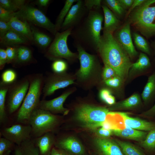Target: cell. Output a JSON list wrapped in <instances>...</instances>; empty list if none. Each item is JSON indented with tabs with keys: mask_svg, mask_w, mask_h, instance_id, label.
I'll list each match as a JSON object with an SVG mask.
<instances>
[{
	"mask_svg": "<svg viewBox=\"0 0 155 155\" xmlns=\"http://www.w3.org/2000/svg\"><path fill=\"white\" fill-rule=\"evenodd\" d=\"M104 64L113 69L124 81L128 78L132 63L129 55L113 36L103 32L96 50Z\"/></svg>",
	"mask_w": 155,
	"mask_h": 155,
	"instance_id": "obj_1",
	"label": "cell"
},
{
	"mask_svg": "<svg viewBox=\"0 0 155 155\" xmlns=\"http://www.w3.org/2000/svg\"><path fill=\"white\" fill-rule=\"evenodd\" d=\"M77 49L80 65L75 74V84L84 90H90L101 83L102 68L95 55L87 52L80 45Z\"/></svg>",
	"mask_w": 155,
	"mask_h": 155,
	"instance_id": "obj_2",
	"label": "cell"
},
{
	"mask_svg": "<svg viewBox=\"0 0 155 155\" xmlns=\"http://www.w3.org/2000/svg\"><path fill=\"white\" fill-rule=\"evenodd\" d=\"M44 77L42 73L30 75V84L28 92L17 113L19 122H28L32 112L37 108L42 92Z\"/></svg>",
	"mask_w": 155,
	"mask_h": 155,
	"instance_id": "obj_3",
	"label": "cell"
},
{
	"mask_svg": "<svg viewBox=\"0 0 155 155\" xmlns=\"http://www.w3.org/2000/svg\"><path fill=\"white\" fill-rule=\"evenodd\" d=\"M131 23L148 38L155 36V0H145L130 16Z\"/></svg>",
	"mask_w": 155,
	"mask_h": 155,
	"instance_id": "obj_4",
	"label": "cell"
},
{
	"mask_svg": "<svg viewBox=\"0 0 155 155\" xmlns=\"http://www.w3.org/2000/svg\"><path fill=\"white\" fill-rule=\"evenodd\" d=\"M109 111L108 107L84 103L76 108L75 115L77 121L84 127L95 129L101 127Z\"/></svg>",
	"mask_w": 155,
	"mask_h": 155,
	"instance_id": "obj_5",
	"label": "cell"
},
{
	"mask_svg": "<svg viewBox=\"0 0 155 155\" xmlns=\"http://www.w3.org/2000/svg\"><path fill=\"white\" fill-rule=\"evenodd\" d=\"M71 29L61 32H57L55 38L45 52L44 56L52 60L64 59L72 62L78 59V55L71 51L67 46V41L71 33Z\"/></svg>",
	"mask_w": 155,
	"mask_h": 155,
	"instance_id": "obj_6",
	"label": "cell"
},
{
	"mask_svg": "<svg viewBox=\"0 0 155 155\" xmlns=\"http://www.w3.org/2000/svg\"><path fill=\"white\" fill-rule=\"evenodd\" d=\"M59 121L57 116L37 108L32 113L28 122L31 127L32 133L38 137L52 131Z\"/></svg>",
	"mask_w": 155,
	"mask_h": 155,
	"instance_id": "obj_7",
	"label": "cell"
},
{
	"mask_svg": "<svg viewBox=\"0 0 155 155\" xmlns=\"http://www.w3.org/2000/svg\"><path fill=\"white\" fill-rule=\"evenodd\" d=\"M15 17L30 24L45 29L54 36L58 32L55 24L41 10L28 3L15 12Z\"/></svg>",
	"mask_w": 155,
	"mask_h": 155,
	"instance_id": "obj_8",
	"label": "cell"
},
{
	"mask_svg": "<svg viewBox=\"0 0 155 155\" xmlns=\"http://www.w3.org/2000/svg\"><path fill=\"white\" fill-rule=\"evenodd\" d=\"M103 20V17L100 13L95 11H90L83 27L82 34L84 39L96 50L101 39Z\"/></svg>",
	"mask_w": 155,
	"mask_h": 155,
	"instance_id": "obj_9",
	"label": "cell"
},
{
	"mask_svg": "<svg viewBox=\"0 0 155 155\" xmlns=\"http://www.w3.org/2000/svg\"><path fill=\"white\" fill-rule=\"evenodd\" d=\"M30 78V75L27 76L9 86L7 94V108L9 114L20 107L29 89Z\"/></svg>",
	"mask_w": 155,
	"mask_h": 155,
	"instance_id": "obj_10",
	"label": "cell"
},
{
	"mask_svg": "<svg viewBox=\"0 0 155 155\" xmlns=\"http://www.w3.org/2000/svg\"><path fill=\"white\" fill-rule=\"evenodd\" d=\"M75 74L66 72L49 73L44 78L42 92L43 98L50 96L57 90L66 88L73 84H75Z\"/></svg>",
	"mask_w": 155,
	"mask_h": 155,
	"instance_id": "obj_11",
	"label": "cell"
},
{
	"mask_svg": "<svg viewBox=\"0 0 155 155\" xmlns=\"http://www.w3.org/2000/svg\"><path fill=\"white\" fill-rule=\"evenodd\" d=\"M76 90L75 87L66 89L58 97L53 99L46 100L43 99L40 102L38 108L55 113L67 114L69 110L63 107L64 102L67 98Z\"/></svg>",
	"mask_w": 155,
	"mask_h": 155,
	"instance_id": "obj_12",
	"label": "cell"
},
{
	"mask_svg": "<svg viewBox=\"0 0 155 155\" xmlns=\"http://www.w3.org/2000/svg\"><path fill=\"white\" fill-rule=\"evenodd\" d=\"M32 129L30 125L16 124L3 128L1 133L3 137L14 144L19 145L25 141L30 139Z\"/></svg>",
	"mask_w": 155,
	"mask_h": 155,
	"instance_id": "obj_13",
	"label": "cell"
},
{
	"mask_svg": "<svg viewBox=\"0 0 155 155\" xmlns=\"http://www.w3.org/2000/svg\"><path fill=\"white\" fill-rule=\"evenodd\" d=\"M114 37L130 58H133L137 55L138 52L133 44L129 23H126L118 30Z\"/></svg>",
	"mask_w": 155,
	"mask_h": 155,
	"instance_id": "obj_14",
	"label": "cell"
},
{
	"mask_svg": "<svg viewBox=\"0 0 155 155\" xmlns=\"http://www.w3.org/2000/svg\"><path fill=\"white\" fill-rule=\"evenodd\" d=\"M86 9L84 2L78 0L76 3L73 5L65 18L62 25V32L71 28L77 24L84 15Z\"/></svg>",
	"mask_w": 155,
	"mask_h": 155,
	"instance_id": "obj_15",
	"label": "cell"
},
{
	"mask_svg": "<svg viewBox=\"0 0 155 155\" xmlns=\"http://www.w3.org/2000/svg\"><path fill=\"white\" fill-rule=\"evenodd\" d=\"M94 142L98 155H124L115 140L98 137Z\"/></svg>",
	"mask_w": 155,
	"mask_h": 155,
	"instance_id": "obj_16",
	"label": "cell"
},
{
	"mask_svg": "<svg viewBox=\"0 0 155 155\" xmlns=\"http://www.w3.org/2000/svg\"><path fill=\"white\" fill-rule=\"evenodd\" d=\"M117 112L123 119L125 125L134 129L144 131H150L155 128V124L152 122L138 117L130 116L125 112Z\"/></svg>",
	"mask_w": 155,
	"mask_h": 155,
	"instance_id": "obj_17",
	"label": "cell"
},
{
	"mask_svg": "<svg viewBox=\"0 0 155 155\" xmlns=\"http://www.w3.org/2000/svg\"><path fill=\"white\" fill-rule=\"evenodd\" d=\"M55 145L57 148L75 155H83L85 151L82 143L73 137L62 139L56 142Z\"/></svg>",
	"mask_w": 155,
	"mask_h": 155,
	"instance_id": "obj_18",
	"label": "cell"
},
{
	"mask_svg": "<svg viewBox=\"0 0 155 155\" xmlns=\"http://www.w3.org/2000/svg\"><path fill=\"white\" fill-rule=\"evenodd\" d=\"M142 104L141 97L138 94L135 93L125 99L116 102L108 108L111 111L132 110L140 107Z\"/></svg>",
	"mask_w": 155,
	"mask_h": 155,
	"instance_id": "obj_19",
	"label": "cell"
},
{
	"mask_svg": "<svg viewBox=\"0 0 155 155\" xmlns=\"http://www.w3.org/2000/svg\"><path fill=\"white\" fill-rule=\"evenodd\" d=\"M16 55L12 64L15 67H20L35 63L31 50L28 47L20 45L16 46Z\"/></svg>",
	"mask_w": 155,
	"mask_h": 155,
	"instance_id": "obj_20",
	"label": "cell"
},
{
	"mask_svg": "<svg viewBox=\"0 0 155 155\" xmlns=\"http://www.w3.org/2000/svg\"><path fill=\"white\" fill-rule=\"evenodd\" d=\"M113 135L124 139L141 142L145 138L148 133L146 131L134 129L125 125L123 129H112Z\"/></svg>",
	"mask_w": 155,
	"mask_h": 155,
	"instance_id": "obj_21",
	"label": "cell"
},
{
	"mask_svg": "<svg viewBox=\"0 0 155 155\" xmlns=\"http://www.w3.org/2000/svg\"><path fill=\"white\" fill-rule=\"evenodd\" d=\"M0 42L7 46L16 47L19 45H29L32 44L26 37L11 29L0 38Z\"/></svg>",
	"mask_w": 155,
	"mask_h": 155,
	"instance_id": "obj_22",
	"label": "cell"
},
{
	"mask_svg": "<svg viewBox=\"0 0 155 155\" xmlns=\"http://www.w3.org/2000/svg\"><path fill=\"white\" fill-rule=\"evenodd\" d=\"M8 23L11 29L26 37L32 44H33L32 32L29 23L15 16Z\"/></svg>",
	"mask_w": 155,
	"mask_h": 155,
	"instance_id": "obj_23",
	"label": "cell"
},
{
	"mask_svg": "<svg viewBox=\"0 0 155 155\" xmlns=\"http://www.w3.org/2000/svg\"><path fill=\"white\" fill-rule=\"evenodd\" d=\"M151 64L149 58L144 53H140L137 61L132 63L128 78L132 77L143 72L150 68Z\"/></svg>",
	"mask_w": 155,
	"mask_h": 155,
	"instance_id": "obj_24",
	"label": "cell"
},
{
	"mask_svg": "<svg viewBox=\"0 0 155 155\" xmlns=\"http://www.w3.org/2000/svg\"><path fill=\"white\" fill-rule=\"evenodd\" d=\"M34 142L39 149L40 155H50L54 143V137L50 132L38 137Z\"/></svg>",
	"mask_w": 155,
	"mask_h": 155,
	"instance_id": "obj_25",
	"label": "cell"
},
{
	"mask_svg": "<svg viewBox=\"0 0 155 155\" xmlns=\"http://www.w3.org/2000/svg\"><path fill=\"white\" fill-rule=\"evenodd\" d=\"M104 17L103 32L113 34L118 28L119 21L114 13L106 5H102Z\"/></svg>",
	"mask_w": 155,
	"mask_h": 155,
	"instance_id": "obj_26",
	"label": "cell"
},
{
	"mask_svg": "<svg viewBox=\"0 0 155 155\" xmlns=\"http://www.w3.org/2000/svg\"><path fill=\"white\" fill-rule=\"evenodd\" d=\"M30 24L33 43H35L38 47L44 50L48 48L52 42L51 38L47 34L38 30L33 25L31 24Z\"/></svg>",
	"mask_w": 155,
	"mask_h": 155,
	"instance_id": "obj_27",
	"label": "cell"
},
{
	"mask_svg": "<svg viewBox=\"0 0 155 155\" xmlns=\"http://www.w3.org/2000/svg\"><path fill=\"white\" fill-rule=\"evenodd\" d=\"M15 155H40L38 148L30 139L17 146L14 149Z\"/></svg>",
	"mask_w": 155,
	"mask_h": 155,
	"instance_id": "obj_28",
	"label": "cell"
},
{
	"mask_svg": "<svg viewBox=\"0 0 155 155\" xmlns=\"http://www.w3.org/2000/svg\"><path fill=\"white\" fill-rule=\"evenodd\" d=\"M155 95V73L148 78L141 94V98L145 103L148 102Z\"/></svg>",
	"mask_w": 155,
	"mask_h": 155,
	"instance_id": "obj_29",
	"label": "cell"
},
{
	"mask_svg": "<svg viewBox=\"0 0 155 155\" xmlns=\"http://www.w3.org/2000/svg\"><path fill=\"white\" fill-rule=\"evenodd\" d=\"M115 140L124 155H146L139 148L130 142L117 139Z\"/></svg>",
	"mask_w": 155,
	"mask_h": 155,
	"instance_id": "obj_30",
	"label": "cell"
},
{
	"mask_svg": "<svg viewBox=\"0 0 155 155\" xmlns=\"http://www.w3.org/2000/svg\"><path fill=\"white\" fill-rule=\"evenodd\" d=\"M28 2L25 0H0V6L13 12L21 9Z\"/></svg>",
	"mask_w": 155,
	"mask_h": 155,
	"instance_id": "obj_31",
	"label": "cell"
},
{
	"mask_svg": "<svg viewBox=\"0 0 155 155\" xmlns=\"http://www.w3.org/2000/svg\"><path fill=\"white\" fill-rule=\"evenodd\" d=\"M9 86L0 83V121L3 123L7 119L5 107L6 97Z\"/></svg>",
	"mask_w": 155,
	"mask_h": 155,
	"instance_id": "obj_32",
	"label": "cell"
},
{
	"mask_svg": "<svg viewBox=\"0 0 155 155\" xmlns=\"http://www.w3.org/2000/svg\"><path fill=\"white\" fill-rule=\"evenodd\" d=\"M76 0H66L64 5L57 18L55 24L56 30L58 32L61 29L64 19L73 3Z\"/></svg>",
	"mask_w": 155,
	"mask_h": 155,
	"instance_id": "obj_33",
	"label": "cell"
},
{
	"mask_svg": "<svg viewBox=\"0 0 155 155\" xmlns=\"http://www.w3.org/2000/svg\"><path fill=\"white\" fill-rule=\"evenodd\" d=\"M140 142V145L148 152L155 151V128L149 131L145 138Z\"/></svg>",
	"mask_w": 155,
	"mask_h": 155,
	"instance_id": "obj_34",
	"label": "cell"
},
{
	"mask_svg": "<svg viewBox=\"0 0 155 155\" xmlns=\"http://www.w3.org/2000/svg\"><path fill=\"white\" fill-rule=\"evenodd\" d=\"M133 36L134 43L137 47L144 53L149 55H151V47L146 40L143 36L137 33H133Z\"/></svg>",
	"mask_w": 155,
	"mask_h": 155,
	"instance_id": "obj_35",
	"label": "cell"
},
{
	"mask_svg": "<svg viewBox=\"0 0 155 155\" xmlns=\"http://www.w3.org/2000/svg\"><path fill=\"white\" fill-rule=\"evenodd\" d=\"M98 96L101 101L109 106L113 105L116 102L115 98L113 95L112 92L106 87L100 90Z\"/></svg>",
	"mask_w": 155,
	"mask_h": 155,
	"instance_id": "obj_36",
	"label": "cell"
},
{
	"mask_svg": "<svg viewBox=\"0 0 155 155\" xmlns=\"http://www.w3.org/2000/svg\"><path fill=\"white\" fill-rule=\"evenodd\" d=\"M17 73L14 70L7 69L2 73L0 83L10 86L17 81Z\"/></svg>",
	"mask_w": 155,
	"mask_h": 155,
	"instance_id": "obj_37",
	"label": "cell"
},
{
	"mask_svg": "<svg viewBox=\"0 0 155 155\" xmlns=\"http://www.w3.org/2000/svg\"><path fill=\"white\" fill-rule=\"evenodd\" d=\"M124 80L118 75L102 81V82L106 87L112 90V89H117L121 86Z\"/></svg>",
	"mask_w": 155,
	"mask_h": 155,
	"instance_id": "obj_38",
	"label": "cell"
},
{
	"mask_svg": "<svg viewBox=\"0 0 155 155\" xmlns=\"http://www.w3.org/2000/svg\"><path fill=\"white\" fill-rule=\"evenodd\" d=\"M105 5L111 11L118 15H122L125 9L123 7L119 0H105L104 1Z\"/></svg>",
	"mask_w": 155,
	"mask_h": 155,
	"instance_id": "obj_39",
	"label": "cell"
},
{
	"mask_svg": "<svg viewBox=\"0 0 155 155\" xmlns=\"http://www.w3.org/2000/svg\"><path fill=\"white\" fill-rule=\"evenodd\" d=\"M67 68V63L62 59L54 61L51 65L52 70L55 73H61L66 72Z\"/></svg>",
	"mask_w": 155,
	"mask_h": 155,
	"instance_id": "obj_40",
	"label": "cell"
},
{
	"mask_svg": "<svg viewBox=\"0 0 155 155\" xmlns=\"http://www.w3.org/2000/svg\"><path fill=\"white\" fill-rule=\"evenodd\" d=\"M14 143L5 138H0V155H3L6 152L11 150L13 148Z\"/></svg>",
	"mask_w": 155,
	"mask_h": 155,
	"instance_id": "obj_41",
	"label": "cell"
},
{
	"mask_svg": "<svg viewBox=\"0 0 155 155\" xmlns=\"http://www.w3.org/2000/svg\"><path fill=\"white\" fill-rule=\"evenodd\" d=\"M116 75H117L113 69L106 65L104 64L102 73V82L110 79Z\"/></svg>",
	"mask_w": 155,
	"mask_h": 155,
	"instance_id": "obj_42",
	"label": "cell"
},
{
	"mask_svg": "<svg viewBox=\"0 0 155 155\" xmlns=\"http://www.w3.org/2000/svg\"><path fill=\"white\" fill-rule=\"evenodd\" d=\"M15 13L0 6V20L8 22L15 16Z\"/></svg>",
	"mask_w": 155,
	"mask_h": 155,
	"instance_id": "obj_43",
	"label": "cell"
},
{
	"mask_svg": "<svg viewBox=\"0 0 155 155\" xmlns=\"http://www.w3.org/2000/svg\"><path fill=\"white\" fill-rule=\"evenodd\" d=\"M5 50L7 56V63L12 64L16 57V47L7 46Z\"/></svg>",
	"mask_w": 155,
	"mask_h": 155,
	"instance_id": "obj_44",
	"label": "cell"
},
{
	"mask_svg": "<svg viewBox=\"0 0 155 155\" xmlns=\"http://www.w3.org/2000/svg\"><path fill=\"white\" fill-rule=\"evenodd\" d=\"M98 137L103 138H108L113 135L112 129H107L101 127L96 130Z\"/></svg>",
	"mask_w": 155,
	"mask_h": 155,
	"instance_id": "obj_45",
	"label": "cell"
},
{
	"mask_svg": "<svg viewBox=\"0 0 155 155\" xmlns=\"http://www.w3.org/2000/svg\"><path fill=\"white\" fill-rule=\"evenodd\" d=\"M101 1L100 0H87L84 1L86 9L90 10L93 7H100Z\"/></svg>",
	"mask_w": 155,
	"mask_h": 155,
	"instance_id": "obj_46",
	"label": "cell"
},
{
	"mask_svg": "<svg viewBox=\"0 0 155 155\" xmlns=\"http://www.w3.org/2000/svg\"><path fill=\"white\" fill-rule=\"evenodd\" d=\"M10 29L8 22L0 20V38L3 37Z\"/></svg>",
	"mask_w": 155,
	"mask_h": 155,
	"instance_id": "obj_47",
	"label": "cell"
},
{
	"mask_svg": "<svg viewBox=\"0 0 155 155\" xmlns=\"http://www.w3.org/2000/svg\"><path fill=\"white\" fill-rule=\"evenodd\" d=\"M7 63V56L6 50L4 49H0V69L2 70Z\"/></svg>",
	"mask_w": 155,
	"mask_h": 155,
	"instance_id": "obj_48",
	"label": "cell"
},
{
	"mask_svg": "<svg viewBox=\"0 0 155 155\" xmlns=\"http://www.w3.org/2000/svg\"><path fill=\"white\" fill-rule=\"evenodd\" d=\"M50 155H70L65 151L58 148H52Z\"/></svg>",
	"mask_w": 155,
	"mask_h": 155,
	"instance_id": "obj_49",
	"label": "cell"
},
{
	"mask_svg": "<svg viewBox=\"0 0 155 155\" xmlns=\"http://www.w3.org/2000/svg\"><path fill=\"white\" fill-rule=\"evenodd\" d=\"M141 115L148 117H152L155 115V100L153 106L150 109L143 112Z\"/></svg>",
	"mask_w": 155,
	"mask_h": 155,
	"instance_id": "obj_50",
	"label": "cell"
},
{
	"mask_svg": "<svg viewBox=\"0 0 155 155\" xmlns=\"http://www.w3.org/2000/svg\"><path fill=\"white\" fill-rule=\"evenodd\" d=\"M121 5L125 9L130 8L132 5L134 0H119Z\"/></svg>",
	"mask_w": 155,
	"mask_h": 155,
	"instance_id": "obj_51",
	"label": "cell"
},
{
	"mask_svg": "<svg viewBox=\"0 0 155 155\" xmlns=\"http://www.w3.org/2000/svg\"><path fill=\"white\" fill-rule=\"evenodd\" d=\"M145 0H134L131 7L129 8L128 14L133 9L141 5Z\"/></svg>",
	"mask_w": 155,
	"mask_h": 155,
	"instance_id": "obj_52",
	"label": "cell"
},
{
	"mask_svg": "<svg viewBox=\"0 0 155 155\" xmlns=\"http://www.w3.org/2000/svg\"><path fill=\"white\" fill-rule=\"evenodd\" d=\"M49 0H37L35 1V4L40 8L46 7L49 4Z\"/></svg>",
	"mask_w": 155,
	"mask_h": 155,
	"instance_id": "obj_53",
	"label": "cell"
},
{
	"mask_svg": "<svg viewBox=\"0 0 155 155\" xmlns=\"http://www.w3.org/2000/svg\"><path fill=\"white\" fill-rule=\"evenodd\" d=\"M11 152V150H9L5 152L3 155H9L10 154Z\"/></svg>",
	"mask_w": 155,
	"mask_h": 155,
	"instance_id": "obj_54",
	"label": "cell"
},
{
	"mask_svg": "<svg viewBox=\"0 0 155 155\" xmlns=\"http://www.w3.org/2000/svg\"><path fill=\"white\" fill-rule=\"evenodd\" d=\"M152 47L154 50V53L155 54V41L153 42L152 44Z\"/></svg>",
	"mask_w": 155,
	"mask_h": 155,
	"instance_id": "obj_55",
	"label": "cell"
}]
</instances>
